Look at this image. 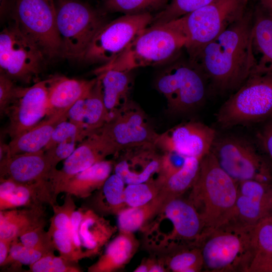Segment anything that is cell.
<instances>
[{"instance_id": "5", "label": "cell", "mask_w": 272, "mask_h": 272, "mask_svg": "<svg viewBox=\"0 0 272 272\" xmlns=\"http://www.w3.org/2000/svg\"><path fill=\"white\" fill-rule=\"evenodd\" d=\"M272 114V65L257 66L216 115L223 128L257 122Z\"/></svg>"}, {"instance_id": "9", "label": "cell", "mask_w": 272, "mask_h": 272, "mask_svg": "<svg viewBox=\"0 0 272 272\" xmlns=\"http://www.w3.org/2000/svg\"><path fill=\"white\" fill-rule=\"evenodd\" d=\"M14 24L45 57L60 54L61 42L53 0H15Z\"/></svg>"}, {"instance_id": "14", "label": "cell", "mask_w": 272, "mask_h": 272, "mask_svg": "<svg viewBox=\"0 0 272 272\" xmlns=\"http://www.w3.org/2000/svg\"><path fill=\"white\" fill-rule=\"evenodd\" d=\"M49 79L27 88L17 87L5 115L9 120L6 132L11 140L33 127L46 115Z\"/></svg>"}, {"instance_id": "1", "label": "cell", "mask_w": 272, "mask_h": 272, "mask_svg": "<svg viewBox=\"0 0 272 272\" xmlns=\"http://www.w3.org/2000/svg\"><path fill=\"white\" fill-rule=\"evenodd\" d=\"M253 14L244 15L204 46L192 58L220 93L237 90L256 70L253 51Z\"/></svg>"}, {"instance_id": "46", "label": "cell", "mask_w": 272, "mask_h": 272, "mask_svg": "<svg viewBox=\"0 0 272 272\" xmlns=\"http://www.w3.org/2000/svg\"><path fill=\"white\" fill-rule=\"evenodd\" d=\"M77 142L68 141L59 143L45 151L52 165L56 168L58 163L68 158L76 149Z\"/></svg>"}, {"instance_id": "8", "label": "cell", "mask_w": 272, "mask_h": 272, "mask_svg": "<svg viewBox=\"0 0 272 272\" xmlns=\"http://www.w3.org/2000/svg\"><path fill=\"white\" fill-rule=\"evenodd\" d=\"M208 82L204 73L196 64L189 60L178 61L159 76L156 88L165 97L169 111L181 114L193 110L203 102Z\"/></svg>"}, {"instance_id": "38", "label": "cell", "mask_w": 272, "mask_h": 272, "mask_svg": "<svg viewBox=\"0 0 272 272\" xmlns=\"http://www.w3.org/2000/svg\"><path fill=\"white\" fill-rule=\"evenodd\" d=\"M89 135L88 132L80 125L70 120H64L55 126L50 140L43 151L65 141L81 142Z\"/></svg>"}, {"instance_id": "43", "label": "cell", "mask_w": 272, "mask_h": 272, "mask_svg": "<svg viewBox=\"0 0 272 272\" xmlns=\"http://www.w3.org/2000/svg\"><path fill=\"white\" fill-rule=\"evenodd\" d=\"M53 214L50 219L49 231L59 229L71 232V219L77 208L72 195L66 194L63 203L61 206H52Z\"/></svg>"}, {"instance_id": "11", "label": "cell", "mask_w": 272, "mask_h": 272, "mask_svg": "<svg viewBox=\"0 0 272 272\" xmlns=\"http://www.w3.org/2000/svg\"><path fill=\"white\" fill-rule=\"evenodd\" d=\"M211 151L220 167L238 183L249 180L272 182L268 165L246 140L233 136L216 138Z\"/></svg>"}, {"instance_id": "24", "label": "cell", "mask_w": 272, "mask_h": 272, "mask_svg": "<svg viewBox=\"0 0 272 272\" xmlns=\"http://www.w3.org/2000/svg\"><path fill=\"white\" fill-rule=\"evenodd\" d=\"M112 161L104 160L72 176L57 188L56 194L64 192L86 198L101 188L114 168Z\"/></svg>"}, {"instance_id": "33", "label": "cell", "mask_w": 272, "mask_h": 272, "mask_svg": "<svg viewBox=\"0 0 272 272\" xmlns=\"http://www.w3.org/2000/svg\"><path fill=\"white\" fill-rule=\"evenodd\" d=\"M124 184L123 180L115 173L110 175L100 188V193L94 199L98 211L105 213L118 214L125 209Z\"/></svg>"}, {"instance_id": "30", "label": "cell", "mask_w": 272, "mask_h": 272, "mask_svg": "<svg viewBox=\"0 0 272 272\" xmlns=\"http://www.w3.org/2000/svg\"><path fill=\"white\" fill-rule=\"evenodd\" d=\"M160 257L167 270L174 272H198L203 268L199 247L194 244L176 243L165 248Z\"/></svg>"}, {"instance_id": "27", "label": "cell", "mask_w": 272, "mask_h": 272, "mask_svg": "<svg viewBox=\"0 0 272 272\" xmlns=\"http://www.w3.org/2000/svg\"><path fill=\"white\" fill-rule=\"evenodd\" d=\"M67 113L47 117L33 127L11 140L8 144L10 156L43 150L55 126L60 122L67 119Z\"/></svg>"}, {"instance_id": "29", "label": "cell", "mask_w": 272, "mask_h": 272, "mask_svg": "<svg viewBox=\"0 0 272 272\" xmlns=\"http://www.w3.org/2000/svg\"><path fill=\"white\" fill-rule=\"evenodd\" d=\"M97 75L105 107L111 115L129 101L132 84L130 72L109 69Z\"/></svg>"}, {"instance_id": "50", "label": "cell", "mask_w": 272, "mask_h": 272, "mask_svg": "<svg viewBox=\"0 0 272 272\" xmlns=\"http://www.w3.org/2000/svg\"><path fill=\"white\" fill-rule=\"evenodd\" d=\"M261 147L272 162V121L267 124L259 135Z\"/></svg>"}, {"instance_id": "13", "label": "cell", "mask_w": 272, "mask_h": 272, "mask_svg": "<svg viewBox=\"0 0 272 272\" xmlns=\"http://www.w3.org/2000/svg\"><path fill=\"white\" fill-rule=\"evenodd\" d=\"M97 131L110 141L118 153L127 148L155 145L159 135L149 123L144 112L131 100L112 113Z\"/></svg>"}, {"instance_id": "12", "label": "cell", "mask_w": 272, "mask_h": 272, "mask_svg": "<svg viewBox=\"0 0 272 272\" xmlns=\"http://www.w3.org/2000/svg\"><path fill=\"white\" fill-rule=\"evenodd\" d=\"M42 52L14 24L0 33V69L11 79L28 82L39 73Z\"/></svg>"}, {"instance_id": "31", "label": "cell", "mask_w": 272, "mask_h": 272, "mask_svg": "<svg viewBox=\"0 0 272 272\" xmlns=\"http://www.w3.org/2000/svg\"><path fill=\"white\" fill-rule=\"evenodd\" d=\"M201 159L186 157L182 167L176 172L165 177L154 179L160 193L167 199L180 197L190 189L197 176Z\"/></svg>"}, {"instance_id": "52", "label": "cell", "mask_w": 272, "mask_h": 272, "mask_svg": "<svg viewBox=\"0 0 272 272\" xmlns=\"http://www.w3.org/2000/svg\"><path fill=\"white\" fill-rule=\"evenodd\" d=\"M261 8L272 17V0H259Z\"/></svg>"}, {"instance_id": "41", "label": "cell", "mask_w": 272, "mask_h": 272, "mask_svg": "<svg viewBox=\"0 0 272 272\" xmlns=\"http://www.w3.org/2000/svg\"><path fill=\"white\" fill-rule=\"evenodd\" d=\"M252 242L255 254L272 253V213L254 227Z\"/></svg>"}, {"instance_id": "44", "label": "cell", "mask_w": 272, "mask_h": 272, "mask_svg": "<svg viewBox=\"0 0 272 272\" xmlns=\"http://www.w3.org/2000/svg\"><path fill=\"white\" fill-rule=\"evenodd\" d=\"M42 226L29 231L20 236V241L24 245L37 249L46 253L54 252V247L52 237Z\"/></svg>"}, {"instance_id": "17", "label": "cell", "mask_w": 272, "mask_h": 272, "mask_svg": "<svg viewBox=\"0 0 272 272\" xmlns=\"http://www.w3.org/2000/svg\"><path fill=\"white\" fill-rule=\"evenodd\" d=\"M118 153L110 141L99 131L84 139L67 158L61 169H56L50 180L55 194L59 186L74 175L105 160L107 156Z\"/></svg>"}, {"instance_id": "28", "label": "cell", "mask_w": 272, "mask_h": 272, "mask_svg": "<svg viewBox=\"0 0 272 272\" xmlns=\"http://www.w3.org/2000/svg\"><path fill=\"white\" fill-rule=\"evenodd\" d=\"M116 231L110 222L97 214L94 210L84 211L81 221L79 235L82 246L90 257L98 254Z\"/></svg>"}, {"instance_id": "45", "label": "cell", "mask_w": 272, "mask_h": 272, "mask_svg": "<svg viewBox=\"0 0 272 272\" xmlns=\"http://www.w3.org/2000/svg\"><path fill=\"white\" fill-rule=\"evenodd\" d=\"M186 158L174 152H163L158 177H165L179 170L183 165Z\"/></svg>"}, {"instance_id": "32", "label": "cell", "mask_w": 272, "mask_h": 272, "mask_svg": "<svg viewBox=\"0 0 272 272\" xmlns=\"http://www.w3.org/2000/svg\"><path fill=\"white\" fill-rule=\"evenodd\" d=\"M167 199L160 193L144 205L123 209L117 214L119 231L133 233L144 228L152 219L160 214Z\"/></svg>"}, {"instance_id": "15", "label": "cell", "mask_w": 272, "mask_h": 272, "mask_svg": "<svg viewBox=\"0 0 272 272\" xmlns=\"http://www.w3.org/2000/svg\"><path fill=\"white\" fill-rule=\"evenodd\" d=\"M215 139L216 132L213 128L192 121L159 134L155 146L162 152L171 151L185 157L201 159L210 152Z\"/></svg>"}, {"instance_id": "54", "label": "cell", "mask_w": 272, "mask_h": 272, "mask_svg": "<svg viewBox=\"0 0 272 272\" xmlns=\"http://www.w3.org/2000/svg\"><path fill=\"white\" fill-rule=\"evenodd\" d=\"M9 7V0H0V14L3 16L8 10Z\"/></svg>"}, {"instance_id": "53", "label": "cell", "mask_w": 272, "mask_h": 272, "mask_svg": "<svg viewBox=\"0 0 272 272\" xmlns=\"http://www.w3.org/2000/svg\"><path fill=\"white\" fill-rule=\"evenodd\" d=\"M149 264L148 259L142 262L134 270L135 272H149Z\"/></svg>"}, {"instance_id": "37", "label": "cell", "mask_w": 272, "mask_h": 272, "mask_svg": "<svg viewBox=\"0 0 272 272\" xmlns=\"http://www.w3.org/2000/svg\"><path fill=\"white\" fill-rule=\"evenodd\" d=\"M51 236L53 243L59 256L70 261L77 262L81 259L90 257V255L86 251L80 252L76 247L70 232L59 229L49 231Z\"/></svg>"}, {"instance_id": "3", "label": "cell", "mask_w": 272, "mask_h": 272, "mask_svg": "<svg viewBox=\"0 0 272 272\" xmlns=\"http://www.w3.org/2000/svg\"><path fill=\"white\" fill-rule=\"evenodd\" d=\"M186 39L177 20L152 24L144 29L118 56L95 71L130 72L134 69L165 64L176 58Z\"/></svg>"}, {"instance_id": "39", "label": "cell", "mask_w": 272, "mask_h": 272, "mask_svg": "<svg viewBox=\"0 0 272 272\" xmlns=\"http://www.w3.org/2000/svg\"><path fill=\"white\" fill-rule=\"evenodd\" d=\"M30 272H81L82 271L77 262L70 261L57 256L54 252L48 253L29 265Z\"/></svg>"}, {"instance_id": "51", "label": "cell", "mask_w": 272, "mask_h": 272, "mask_svg": "<svg viewBox=\"0 0 272 272\" xmlns=\"http://www.w3.org/2000/svg\"><path fill=\"white\" fill-rule=\"evenodd\" d=\"M12 241L0 239V265L7 259L10 252Z\"/></svg>"}, {"instance_id": "36", "label": "cell", "mask_w": 272, "mask_h": 272, "mask_svg": "<svg viewBox=\"0 0 272 272\" xmlns=\"http://www.w3.org/2000/svg\"><path fill=\"white\" fill-rule=\"evenodd\" d=\"M160 193L159 187L154 179L134 184H128L124 189V200L127 206L135 207L144 205Z\"/></svg>"}, {"instance_id": "21", "label": "cell", "mask_w": 272, "mask_h": 272, "mask_svg": "<svg viewBox=\"0 0 272 272\" xmlns=\"http://www.w3.org/2000/svg\"><path fill=\"white\" fill-rule=\"evenodd\" d=\"M56 169L43 150L18 154L0 160L1 178L20 183L50 181Z\"/></svg>"}, {"instance_id": "25", "label": "cell", "mask_w": 272, "mask_h": 272, "mask_svg": "<svg viewBox=\"0 0 272 272\" xmlns=\"http://www.w3.org/2000/svg\"><path fill=\"white\" fill-rule=\"evenodd\" d=\"M42 226H45L43 206L0 212V239L13 241L25 233Z\"/></svg>"}, {"instance_id": "40", "label": "cell", "mask_w": 272, "mask_h": 272, "mask_svg": "<svg viewBox=\"0 0 272 272\" xmlns=\"http://www.w3.org/2000/svg\"><path fill=\"white\" fill-rule=\"evenodd\" d=\"M169 0H106L105 6L111 11L127 14L149 12L161 7Z\"/></svg>"}, {"instance_id": "19", "label": "cell", "mask_w": 272, "mask_h": 272, "mask_svg": "<svg viewBox=\"0 0 272 272\" xmlns=\"http://www.w3.org/2000/svg\"><path fill=\"white\" fill-rule=\"evenodd\" d=\"M56 198L49 180L20 183L1 178L0 211L42 206L44 203L52 207L56 205Z\"/></svg>"}, {"instance_id": "49", "label": "cell", "mask_w": 272, "mask_h": 272, "mask_svg": "<svg viewBox=\"0 0 272 272\" xmlns=\"http://www.w3.org/2000/svg\"><path fill=\"white\" fill-rule=\"evenodd\" d=\"M84 209L80 208L75 210L72 216L71 219V232L74 243L77 249L81 252H85L82 249V243L79 235L80 226L82 220Z\"/></svg>"}, {"instance_id": "6", "label": "cell", "mask_w": 272, "mask_h": 272, "mask_svg": "<svg viewBox=\"0 0 272 272\" xmlns=\"http://www.w3.org/2000/svg\"><path fill=\"white\" fill-rule=\"evenodd\" d=\"M248 0H214L178 21L186 39L185 47L192 58L230 25L246 13Z\"/></svg>"}, {"instance_id": "48", "label": "cell", "mask_w": 272, "mask_h": 272, "mask_svg": "<svg viewBox=\"0 0 272 272\" xmlns=\"http://www.w3.org/2000/svg\"><path fill=\"white\" fill-rule=\"evenodd\" d=\"M248 272H272V253L255 254Z\"/></svg>"}, {"instance_id": "42", "label": "cell", "mask_w": 272, "mask_h": 272, "mask_svg": "<svg viewBox=\"0 0 272 272\" xmlns=\"http://www.w3.org/2000/svg\"><path fill=\"white\" fill-rule=\"evenodd\" d=\"M18 239L12 241L9 254L1 266L15 263L30 265L47 254L40 250L24 245Z\"/></svg>"}, {"instance_id": "20", "label": "cell", "mask_w": 272, "mask_h": 272, "mask_svg": "<svg viewBox=\"0 0 272 272\" xmlns=\"http://www.w3.org/2000/svg\"><path fill=\"white\" fill-rule=\"evenodd\" d=\"M161 213L173 227L166 245L169 240H172L169 244L173 240H179L186 244L197 245L204 233L205 227L199 214L187 199L181 196L167 199Z\"/></svg>"}, {"instance_id": "35", "label": "cell", "mask_w": 272, "mask_h": 272, "mask_svg": "<svg viewBox=\"0 0 272 272\" xmlns=\"http://www.w3.org/2000/svg\"><path fill=\"white\" fill-rule=\"evenodd\" d=\"M214 0H171L153 17L152 24H162L178 19L211 3Z\"/></svg>"}, {"instance_id": "4", "label": "cell", "mask_w": 272, "mask_h": 272, "mask_svg": "<svg viewBox=\"0 0 272 272\" xmlns=\"http://www.w3.org/2000/svg\"><path fill=\"white\" fill-rule=\"evenodd\" d=\"M253 228L229 221L206 233L197 245L208 271H247L255 254Z\"/></svg>"}, {"instance_id": "10", "label": "cell", "mask_w": 272, "mask_h": 272, "mask_svg": "<svg viewBox=\"0 0 272 272\" xmlns=\"http://www.w3.org/2000/svg\"><path fill=\"white\" fill-rule=\"evenodd\" d=\"M150 12L127 14L105 23L92 40L83 59L106 64L127 47L153 21Z\"/></svg>"}, {"instance_id": "23", "label": "cell", "mask_w": 272, "mask_h": 272, "mask_svg": "<svg viewBox=\"0 0 272 272\" xmlns=\"http://www.w3.org/2000/svg\"><path fill=\"white\" fill-rule=\"evenodd\" d=\"M67 119L82 126L89 135L101 128L110 119L103 98L100 81H97L89 93L69 110Z\"/></svg>"}, {"instance_id": "18", "label": "cell", "mask_w": 272, "mask_h": 272, "mask_svg": "<svg viewBox=\"0 0 272 272\" xmlns=\"http://www.w3.org/2000/svg\"><path fill=\"white\" fill-rule=\"evenodd\" d=\"M155 145H147L122 150L114 164V173L127 184L145 183L159 173L162 154Z\"/></svg>"}, {"instance_id": "7", "label": "cell", "mask_w": 272, "mask_h": 272, "mask_svg": "<svg viewBox=\"0 0 272 272\" xmlns=\"http://www.w3.org/2000/svg\"><path fill=\"white\" fill-rule=\"evenodd\" d=\"M56 24L61 42L60 55L83 59L93 37L105 23L93 9L78 0H58Z\"/></svg>"}, {"instance_id": "26", "label": "cell", "mask_w": 272, "mask_h": 272, "mask_svg": "<svg viewBox=\"0 0 272 272\" xmlns=\"http://www.w3.org/2000/svg\"><path fill=\"white\" fill-rule=\"evenodd\" d=\"M133 233L120 232L107 245L104 253L89 272H112L123 267L136 252L139 243Z\"/></svg>"}, {"instance_id": "16", "label": "cell", "mask_w": 272, "mask_h": 272, "mask_svg": "<svg viewBox=\"0 0 272 272\" xmlns=\"http://www.w3.org/2000/svg\"><path fill=\"white\" fill-rule=\"evenodd\" d=\"M272 213V182L249 180L238 183V194L229 221L254 227Z\"/></svg>"}, {"instance_id": "2", "label": "cell", "mask_w": 272, "mask_h": 272, "mask_svg": "<svg viewBox=\"0 0 272 272\" xmlns=\"http://www.w3.org/2000/svg\"><path fill=\"white\" fill-rule=\"evenodd\" d=\"M190 189L187 199L202 220L203 235L231 220L238 182L220 167L211 151L201 158L197 176Z\"/></svg>"}, {"instance_id": "34", "label": "cell", "mask_w": 272, "mask_h": 272, "mask_svg": "<svg viewBox=\"0 0 272 272\" xmlns=\"http://www.w3.org/2000/svg\"><path fill=\"white\" fill-rule=\"evenodd\" d=\"M253 44L262 54L259 66L272 65V17L262 8L253 14Z\"/></svg>"}, {"instance_id": "22", "label": "cell", "mask_w": 272, "mask_h": 272, "mask_svg": "<svg viewBox=\"0 0 272 272\" xmlns=\"http://www.w3.org/2000/svg\"><path fill=\"white\" fill-rule=\"evenodd\" d=\"M97 81L59 76L49 79L46 117L67 113L79 100L86 96Z\"/></svg>"}, {"instance_id": "47", "label": "cell", "mask_w": 272, "mask_h": 272, "mask_svg": "<svg viewBox=\"0 0 272 272\" xmlns=\"http://www.w3.org/2000/svg\"><path fill=\"white\" fill-rule=\"evenodd\" d=\"M17 87L13 80L7 75H0V113L5 115V111L12 102L15 95Z\"/></svg>"}]
</instances>
